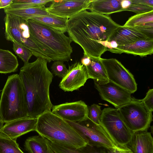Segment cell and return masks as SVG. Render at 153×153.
Segmentation results:
<instances>
[{"label": "cell", "mask_w": 153, "mask_h": 153, "mask_svg": "<svg viewBox=\"0 0 153 153\" xmlns=\"http://www.w3.org/2000/svg\"><path fill=\"white\" fill-rule=\"evenodd\" d=\"M120 25L109 16L84 10L68 19L67 32L84 55L100 58L108 51V40Z\"/></svg>", "instance_id": "1"}, {"label": "cell", "mask_w": 153, "mask_h": 153, "mask_svg": "<svg viewBox=\"0 0 153 153\" xmlns=\"http://www.w3.org/2000/svg\"><path fill=\"white\" fill-rule=\"evenodd\" d=\"M48 61L37 58L34 62L24 63L19 74L26 99L28 117L37 118L53 106L50 97L49 87L53 75L48 70Z\"/></svg>", "instance_id": "2"}, {"label": "cell", "mask_w": 153, "mask_h": 153, "mask_svg": "<svg viewBox=\"0 0 153 153\" xmlns=\"http://www.w3.org/2000/svg\"><path fill=\"white\" fill-rule=\"evenodd\" d=\"M31 38L51 61L71 59L72 41L61 31L33 19L27 20Z\"/></svg>", "instance_id": "3"}, {"label": "cell", "mask_w": 153, "mask_h": 153, "mask_svg": "<svg viewBox=\"0 0 153 153\" xmlns=\"http://www.w3.org/2000/svg\"><path fill=\"white\" fill-rule=\"evenodd\" d=\"M35 131L50 142L79 148L87 143L66 121L47 111L37 117Z\"/></svg>", "instance_id": "4"}, {"label": "cell", "mask_w": 153, "mask_h": 153, "mask_svg": "<svg viewBox=\"0 0 153 153\" xmlns=\"http://www.w3.org/2000/svg\"><path fill=\"white\" fill-rule=\"evenodd\" d=\"M0 115L4 123L28 117L25 91L19 74L8 77L1 94Z\"/></svg>", "instance_id": "5"}, {"label": "cell", "mask_w": 153, "mask_h": 153, "mask_svg": "<svg viewBox=\"0 0 153 153\" xmlns=\"http://www.w3.org/2000/svg\"><path fill=\"white\" fill-rule=\"evenodd\" d=\"M4 20L5 37L7 40L25 46L37 58H44L48 62L51 61L31 39L27 20L17 16L7 14Z\"/></svg>", "instance_id": "6"}, {"label": "cell", "mask_w": 153, "mask_h": 153, "mask_svg": "<svg viewBox=\"0 0 153 153\" xmlns=\"http://www.w3.org/2000/svg\"><path fill=\"white\" fill-rule=\"evenodd\" d=\"M123 121L133 133L147 131L153 120L152 112L142 100L133 98L130 102L117 109Z\"/></svg>", "instance_id": "7"}, {"label": "cell", "mask_w": 153, "mask_h": 153, "mask_svg": "<svg viewBox=\"0 0 153 153\" xmlns=\"http://www.w3.org/2000/svg\"><path fill=\"white\" fill-rule=\"evenodd\" d=\"M99 124L118 146L127 145L133 134L126 126L118 109L116 108L108 107L102 110Z\"/></svg>", "instance_id": "8"}, {"label": "cell", "mask_w": 153, "mask_h": 153, "mask_svg": "<svg viewBox=\"0 0 153 153\" xmlns=\"http://www.w3.org/2000/svg\"><path fill=\"white\" fill-rule=\"evenodd\" d=\"M66 122L81 137L91 145L103 147L111 150L117 145L104 128L96 123L88 117L79 122Z\"/></svg>", "instance_id": "9"}, {"label": "cell", "mask_w": 153, "mask_h": 153, "mask_svg": "<svg viewBox=\"0 0 153 153\" xmlns=\"http://www.w3.org/2000/svg\"><path fill=\"white\" fill-rule=\"evenodd\" d=\"M100 60L106 71L108 80L130 92L137 90V84L133 75L118 60L114 58Z\"/></svg>", "instance_id": "10"}, {"label": "cell", "mask_w": 153, "mask_h": 153, "mask_svg": "<svg viewBox=\"0 0 153 153\" xmlns=\"http://www.w3.org/2000/svg\"><path fill=\"white\" fill-rule=\"evenodd\" d=\"M94 81V87L101 99L116 109L130 102L134 98L130 92L108 79Z\"/></svg>", "instance_id": "11"}, {"label": "cell", "mask_w": 153, "mask_h": 153, "mask_svg": "<svg viewBox=\"0 0 153 153\" xmlns=\"http://www.w3.org/2000/svg\"><path fill=\"white\" fill-rule=\"evenodd\" d=\"M51 109L53 114L67 121L79 122L88 117V108L82 100L53 105Z\"/></svg>", "instance_id": "12"}, {"label": "cell", "mask_w": 153, "mask_h": 153, "mask_svg": "<svg viewBox=\"0 0 153 153\" xmlns=\"http://www.w3.org/2000/svg\"><path fill=\"white\" fill-rule=\"evenodd\" d=\"M92 1L54 0L46 9L53 15L69 19L82 11L89 9Z\"/></svg>", "instance_id": "13"}, {"label": "cell", "mask_w": 153, "mask_h": 153, "mask_svg": "<svg viewBox=\"0 0 153 153\" xmlns=\"http://www.w3.org/2000/svg\"><path fill=\"white\" fill-rule=\"evenodd\" d=\"M68 70L67 74L60 82L59 88L64 91L78 90L88 79L85 66L81 62L76 61L69 65Z\"/></svg>", "instance_id": "14"}, {"label": "cell", "mask_w": 153, "mask_h": 153, "mask_svg": "<svg viewBox=\"0 0 153 153\" xmlns=\"http://www.w3.org/2000/svg\"><path fill=\"white\" fill-rule=\"evenodd\" d=\"M37 118L27 117L5 123L0 131L3 137L16 141L21 136L35 131Z\"/></svg>", "instance_id": "15"}, {"label": "cell", "mask_w": 153, "mask_h": 153, "mask_svg": "<svg viewBox=\"0 0 153 153\" xmlns=\"http://www.w3.org/2000/svg\"><path fill=\"white\" fill-rule=\"evenodd\" d=\"M108 51L113 53H125L140 57L151 55L153 53V39L147 38L135 41L130 44L118 45L115 49Z\"/></svg>", "instance_id": "16"}, {"label": "cell", "mask_w": 153, "mask_h": 153, "mask_svg": "<svg viewBox=\"0 0 153 153\" xmlns=\"http://www.w3.org/2000/svg\"><path fill=\"white\" fill-rule=\"evenodd\" d=\"M133 153H153V138L148 131L134 133L127 145Z\"/></svg>", "instance_id": "17"}, {"label": "cell", "mask_w": 153, "mask_h": 153, "mask_svg": "<svg viewBox=\"0 0 153 153\" xmlns=\"http://www.w3.org/2000/svg\"><path fill=\"white\" fill-rule=\"evenodd\" d=\"M148 38H149L145 34L131 27L120 25L111 36L108 42L114 41L116 42L118 45H123Z\"/></svg>", "instance_id": "18"}, {"label": "cell", "mask_w": 153, "mask_h": 153, "mask_svg": "<svg viewBox=\"0 0 153 153\" xmlns=\"http://www.w3.org/2000/svg\"><path fill=\"white\" fill-rule=\"evenodd\" d=\"M51 143L48 139L39 134L28 137L25 142L24 147L29 153H56Z\"/></svg>", "instance_id": "19"}, {"label": "cell", "mask_w": 153, "mask_h": 153, "mask_svg": "<svg viewBox=\"0 0 153 153\" xmlns=\"http://www.w3.org/2000/svg\"><path fill=\"white\" fill-rule=\"evenodd\" d=\"M121 0H93L89 9L94 12L106 15L123 11Z\"/></svg>", "instance_id": "20"}, {"label": "cell", "mask_w": 153, "mask_h": 153, "mask_svg": "<svg viewBox=\"0 0 153 153\" xmlns=\"http://www.w3.org/2000/svg\"><path fill=\"white\" fill-rule=\"evenodd\" d=\"M52 149L56 153H111L105 148L87 144L79 148L69 147L51 142Z\"/></svg>", "instance_id": "21"}, {"label": "cell", "mask_w": 153, "mask_h": 153, "mask_svg": "<svg viewBox=\"0 0 153 153\" xmlns=\"http://www.w3.org/2000/svg\"><path fill=\"white\" fill-rule=\"evenodd\" d=\"M4 13L17 16L27 20L38 16H55L48 12L45 7L22 9H4Z\"/></svg>", "instance_id": "22"}, {"label": "cell", "mask_w": 153, "mask_h": 153, "mask_svg": "<svg viewBox=\"0 0 153 153\" xmlns=\"http://www.w3.org/2000/svg\"><path fill=\"white\" fill-rule=\"evenodd\" d=\"M19 63L16 57L11 51L0 49V73L8 74L17 70Z\"/></svg>", "instance_id": "23"}, {"label": "cell", "mask_w": 153, "mask_h": 153, "mask_svg": "<svg viewBox=\"0 0 153 153\" xmlns=\"http://www.w3.org/2000/svg\"><path fill=\"white\" fill-rule=\"evenodd\" d=\"M100 58H90L91 60V64L85 67L88 79L99 80L108 79L105 68L100 60Z\"/></svg>", "instance_id": "24"}, {"label": "cell", "mask_w": 153, "mask_h": 153, "mask_svg": "<svg viewBox=\"0 0 153 153\" xmlns=\"http://www.w3.org/2000/svg\"><path fill=\"white\" fill-rule=\"evenodd\" d=\"M31 19L43 23L61 31L67 32L68 19L56 15L52 16H38Z\"/></svg>", "instance_id": "25"}, {"label": "cell", "mask_w": 153, "mask_h": 153, "mask_svg": "<svg viewBox=\"0 0 153 153\" xmlns=\"http://www.w3.org/2000/svg\"><path fill=\"white\" fill-rule=\"evenodd\" d=\"M52 1V0H13L12 3L5 8L22 9L44 7L46 4Z\"/></svg>", "instance_id": "26"}, {"label": "cell", "mask_w": 153, "mask_h": 153, "mask_svg": "<svg viewBox=\"0 0 153 153\" xmlns=\"http://www.w3.org/2000/svg\"><path fill=\"white\" fill-rule=\"evenodd\" d=\"M150 22H153V11L131 16L123 26L132 27Z\"/></svg>", "instance_id": "27"}, {"label": "cell", "mask_w": 153, "mask_h": 153, "mask_svg": "<svg viewBox=\"0 0 153 153\" xmlns=\"http://www.w3.org/2000/svg\"><path fill=\"white\" fill-rule=\"evenodd\" d=\"M0 153H24L16 141L0 135Z\"/></svg>", "instance_id": "28"}, {"label": "cell", "mask_w": 153, "mask_h": 153, "mask_svg": "<svg viewBox=\"0 0 153 153\" xmlns=\"http://www.w3.org/2000/svg\"><path fill=\"white\" fill-rule=\"evenodd\" d=\"M13 49L16 54L24 62H28L33 54L30 49L27 47L16 42L13 43Z\"/></svg>", "instance_id": "29"}, {"label": "cell", "mask_w": 153, "mask_h": 153, "mask_svg": "<svg viewBox=\"0 0 153 153\" xmlns=\"http://www.w3.org/2000/svg\"><path fill=\"white\" fill-rule=\"evenodd\" d=\"M51 68L52 71L55 76L62 78L67 74L68 71L63 62L60 61H54Z\"/></svg>", "instance_id": "30"}, {"label": "cell", "mask_w": 153, "mask_h": 153, "mask_svg": "<svg viewBox=\"0 0 153 153\" xmlns=\"http://www.w3.org/2000/svg\"><path fill=\"white\" fill-rule=\"evenodd\" d=\"M101 107L97 104H93L88 108V117L97 124H99L100 117L102 112Z\"/></svg>", "instance_id": "31"}, {"label": "cell", "mask_w": 153, "mask_h": 153, "mask_svg": "<svg viewBox=\"0 0 153 153\" xmlns=\"http://www.w3.org/2000/svg\"><path fill=\"white\" fill-rule=\"evenodd\" d=\"M131 28L145 34L149 38L153 39V22L146 23Z\"/></svg>", "instance_id": "32"}, {"label": "cell", "mask_w": 153, "mask_h": 153, "mask_svg": "<svg viewBox=\"0 0 153 153\" xmlns=\"http://www.w3.org/2000/svg\"><path fill=\"white\" fill-rule=\"evenodd\" d=\"M124 11H131L138 14L153 11V7L140 4H131Z\"/></svg>", "instance_id": "33"}, {"label": "cell", "mask_w": 153, "mask_h": 153, "mask_svg": "<svg viewBox=\"0 0 153 153\" xmlns=\"http://www.w3.org/2000/svg\"><path fill=\"white\" fill-rule=\"evenodd\" d=\"M142 100L148 109L152 112L153 111V89H149L145 97Z\"/></svg>", "instance_id": "34"}, {"label": "cell", "mask_w": 153, "mask_h": 153, "mask_svg": "<svg viewBox=\"0 0 153 153\" xmlns=\"http://www.w3.org/2000/svg\"><path fill=\"white\" fill-rule=\"evenodd\" d=\"M111 153H133L131 149L126 145L118 146L111 150Z\"/></svg>", "instance_id": "35"}, {"label": "cell", "mask_w": 153, "mask_h": 153, "mask_svg": "<svg viewBox=\"0 0 153 153\" xmlns=\"http://www.w3.org/2000/svg\"><path fill=\"white\" fill-rule=\"evenodd\" d=\"M131 4H140L153 7V0H131Z\"/></svg>", "instance_id": "36"}, {"label": "cell", "mask_w": 153, "mask_h": 153, "mask_svg": "<svg viewBox=\"0 0 153 153\" xmlns=\"http://www.w3.org/2000/svg\"><path fill=\"white\" fill-rule=\"evenodd\" d=\"M91 58L85 55H84L83 56L81 60V64L85 67L89 65L91 63Z\"/></svg>", "instance_id": "37"}, {"label": "cell", "mask_w": 153, "mask_h": 153, "mask_svg": "<svg viewBox=\"0 0 153 153\" xmlns=\"http://www.w3.org/2000/svg\"><path fill=\"white\" fill-rule=\"evenodd\" d=\"M13 0H0V9L5 8L11 5Z\"/></svg>", "instance_id": "38"}, {"label": "cell", "mask_w": 153, "mask_h": 153, "mask_svg": "<svg viewBox=\"0 0 153 153\" xmlns=\"http://www.w3.org/2000/svg\"><path fill=\"white\" fill-rule=\"evenodd\" d=\"M131 4V0H121V5L123 11L128 8Z\"/></svg>", "instance_id": "39"}, {"label": "cell", "mask_w": 153, "mask_h": 153, "mask_svg": "<svg viewBox=\"0 0 153 153\" xmlns=\"http://www.w3.org/2000/svg\"><path fill=\"white\" fill-rule=\"evenodd\" d=\"M4 122L0 115V131L4 126Z\"/></svg>", "instance_id": "40"}, {"label": "cell", "mask_w": 153, "mask_h": 153, "mask_svg": "<svg viewBox=\"0 0 153 153\" xmlns=\"http://www.w3.org/2000/svg\"></svg>", "instance_id": "41"}]
</instances>
